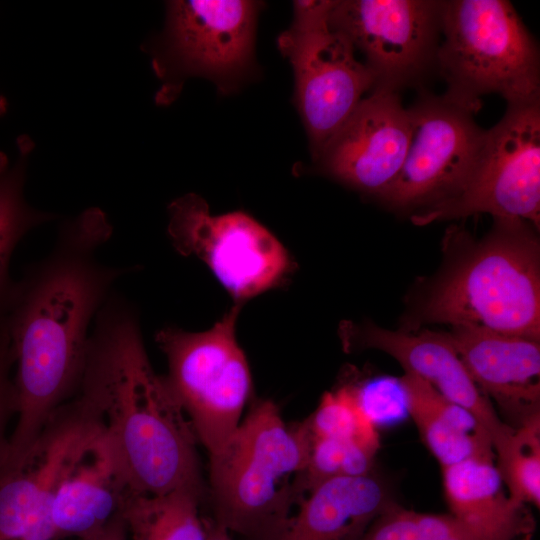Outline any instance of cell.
Here are the masks:
<instances>
[{
	"label": "cell",
	"instance_id": "obj_1",
	"mask_svg": "<svg viewBox=\"0 0 540 540\" xmlns=\"http://www.w3.org/2000/svg\"><path fill=\"white\" fill-rule=\"evenodd\" d=\"M111 234L105 213L86 209L62 223L52 251L15 283L7 314L16 366L8 456L27 449L77 390L92 320L133 269L98 260Z\"/></svg>",
	"mask_w": 540,
	"mask_h": 540
},
{
	"label": "cell",
	"instance_id": "obj_2",
	"mask_svg": "<svg viewBox=\"0 0 540 540\" xmlns=\"http://www.w3.org/2000/svg\"><path fill=\"white\" fill-rule=\"evenodd\" d=\"M72 398L109 438L133 492L205 494L196 434L154 371L137 313L123 296L111 293L97 313Z\"/></svg>",
	"mask_w": 540,
	"mask_h": 540
},
{
	"label": "cell",
	"instance_id": "obj_3",
	"mask_svg": "<svg viewBox=\"0 0 540 540\" xmlns=\"http://www.w3.org/2000/svg\"><path fill=\"white\" fill-rule=\"evenodd\" d=\"M307 420L287 425L277 405L258 400L210 455L211 518L247 540H269L297 504L295 482L312 447Z\"/></svg>",
	"mask_w": 540,
	"mask_h": 540
},
{
	"label": "cell",
	"instance_id": "obj_4",
	"mask_svg": "<svg viewBox=\"0 0 540 540\" xmlns=\"http://www.w3.org/2000/svg\"><path fill=\"white\" fill-rule=\"evenodd\" d=\"M530 225L495 218L488 236L432 289L422 319L540 341V250Z\"/></svg>",
	"mask_w": 540,
	"mask_h": 540
},
{
	"label": "cell",
	"instance_id": "obj_5",
	"mask_svg": "<svg viewBox=\"0 0 540 540\" xmlns=\"http://www.w3.org/2000/svg\"><path fill=\"white\" fill-rule=\"evenodd\" d=\"M436 68L443 96L474 115L488 93L508 105L540 102L538 45L506 0L442 1Z\"/></svg>",
	"mask_w": 540,
	"mask_h": 540
},
{
	"label": "cell",
	"instance_id": "obj_6",
	"mask_svg": "<svg viewBox=\"0 0 540 540\" xmlns=\"http://www.w3.org/2000/svg\"><path fill=\"white\" fill-rule=\"evenodd\" d=\"M240 308L236 303L205 331L164 327L156 334L167 359L166 382L209 454L239 426L252 392L249 364L235 335Z\"/></svg>",
	"mask_w": 540,
	"mask_h": 540
},
{
	"label": "cell",
	"instance_id": "obj_7",
	"mask_svg": "<svg viewBox=\"0 0 540 540\" xmlns=\"http://www.w3.org/2000/svg\"><path fill=\"white\" fill-rule=\"evenodd\" d=\"M335 2L295 1L293 21L277 40L294 72L295 104L315 160L375 85L350 41L329 26Z\"/></svg>",
	"mask_w": 540,
	"mask_h": 540
},
{
	"label": "cell",
	"instance_id": "obj_8",
	"mask_svg": "<svg viewBox=\"0 0 540 540\" xmlns=\"http://www.w3.org/2000/svg\"><path fill=\"white\" fill-rule=\"evenodd\" d=\"M165 29L150 49L164 84L159 104L171 102L189 76L232 91L253 66L261 3L248 0H178L167 3Z\"/></svg>",
	"mask_w": 540,
	"mask_h": 540
},
{
	"label": "cell",
	"instance_id": "obj_9",
	"mask_svg": "<svg viewBox=\"0 0 540 540\" xmlns=\"http://www.w3.org/2000/svg\"><path fill=\"white\" fill-rule=\"evenodd\" d=\"M489 213L494 218L540 221V102L508 105L485 130L472 171L453 197L417 211L416 225Z\"/></svg>",
	"mask_w": 540,
	"mask_h": 540
},
{
	"label": "cell",
	"instance_id": "obj_10",
	"mask_svg": "<svg viewBox=\"0 0 540 540\" xmlns=\"http://www.w3.org/2000/svg\"><path fill=\"white\" fill-rule=\"evenodd\" d=\"M173 247L201 259L237 301L278 286L293 264L282 243L243 211L212 215L207 202L189 193L168 207Z\"/></svg>",
	"mask_w": 540,
	"mask_h": 540
},
{
	"label": "cell",
	"instance_id": "obj_11",
	"mask_svg": "<svg viewBox=\"0 0 540 540\" xmlns=\"http://www.w3.org/2000/svg\"><path fill=\"white\" fill-rule=\"evenodd\" d=\"M441 7L438 0L336 1L329 26L362 52L373 89L398 92L436 68Z\"/></svg>",
	"mask_w": 540,
	"mask_h": 540
},
{
	"label": "cell",
	"instance_id": "obj_12",
	"mask_svg": "<svg viewBox=\"0 0 540 540\" xmlns=\"http://www.w3.org/2000/svg\"><path fill=\"white\" fill-rule=\"evenodd\" d=\"M411 139L395 179L377 196L394 209L418 211L439 204L463 187L485 130L474 114L443 95L423 94L408 108Z\"/></svg>",
	"mask_w": 540,
	"mask_h": 540
},
{
	"label": "cell",
	"instance_id": "obj_13",
	"mask_svg": "<svg viewBox=\"0 0 540 540\" xmlns=\"http://www.w3.org/2000/svg\"><path fill=\"white\" fill-rule=\"evenodd\" d=\"M94 422L74 398L48 420L20 454L0 464V540H58L50 519L51 489L73 444Z\"/></svg>",
	"mask_w": 540,
	"mask_h": 540
},
{
	"label": "cell",
	"instance_id": "obj_14",
	"mask_svg": "<svg viewBox=\"0 0 540 540\" xmlns=\"http://www.w3.org/2000/svg\"><path fill=\"white\" fill-rule=\"evenodd\" d=\"M411 139V117L398 92L373 89L324 148V172L378 196L399 173Z\"/></svg>",
	"mask_w": 540,
	"mask_h": 540
},
{
	"label": "cell",
	"instance_id": "obj_15",
	"mask_svg": "<svg viewBox=\"0 0 540 540\" xmlns=\"http://www.w3.org/2000/svg\"><path fill=\"white\" fill-rule=\"evenodd\" d=\"M121 462L94 422L64 457L53 482L50 519L58 540L89 537L122 515L131 492Z\"/></svg>",
	"mask_w": 540,
	"mask_h": 540
},
{
	"label": "cell",
	"instance_id": "obj_16",
	"mask_svg": "<svg viewBox=\"0 0 540 540\" xmlns=\"http://www.w3.org/2000/svg\"><path fill=\"white\" fill-rule=\"evenodd\" d=\"M352 344L380 350L410 373L430 384L442 396L468 411L489 435L494 454L510 439L514 427L497 415L491 400L478 388L448 333L423 331L417 334L374 325L343 331Z\"/></svg>",
	"mask_w": 540,
	"mask_h": 540
},
{
	"label": "cell",
	"instance_id": "obj_17",
	"mask_svg": "<svg viewBox=\"0 0 540 540\" xmlns=\"http://www.w3.org/2000/svg\"><path fill=\"white\" fill-rule=\"evenodd\" d=\"M448 334L478 388L516 426L539 413V341L468 325L452 326Z\"/></svg>",
	"mask_w": 540,
	"mask_h": 540
},
{
	"label": "cell",
	"instance_id": "obj_18",
	"mask_svg": "<svg viewBox=\"0 0 540 540\" xmlns=\"http://www.w3.org/2000/svg\"><path fill=\"white\" fill-rule=\"evenodd\" d=\"M392 503L387 485L373 473L334 477L309 491L269 540H360Z\"/></svg>",
	"mask_w": 540,
	"mask_h": 540
},
{
	"label": "cell",
	"instance_id": "obj_19",
	"mask_svg": "<svg viewBox=\"0 0 540 540\" xmlns=\"http://www.w3.org/2000/svg\"><path fill=\"white\" fill-rule=\"evenodd\" d=\"M450 514L474 530L499 540L528 534L532 519L504 492L493 456H475L441 467Z\"/></svg>",
	"mask_w": 540,
	"mask_h": 540
},
{
	"label": "cell",
	"instance_id": "obj_20",
	"mask_svg": "<svg viewBox=\"0 0 540 540\" xmlns=\"http://www.w3.org/2000/svg\"><path fill=\"white\" fill-rule=\"evenodd\" d=\"M399 382L407 413L441 467L475 456L494 457L489 435L468 411L413 374L405 373Z\"/></svg>",
	"mask_w": 540,
	"mask_h": 540
},
{
	"label": "cell",
	"instance_id": "obj_21",
	"mask_svg": "<svg viewBox=\"0 0 540 540\" xmlns=\"http://www.w3.org/2000/svg\"><path fill=\"white\" fill-rule=\"evenodd\" d=\"M203 496L190 489L163 494L131 491L122 511L128 540H206L199 510Z\"/></svg>",
	"mask_w": 540,
	"mask_h": 540
},
{
	"label": "cell",
	"instance_id": "obj_22",
	"mask_svg": "<svg viewBox=\"0 0 540 540\" xmlns=\"http://www.w3.org/2000/svg\"><path fill=\"white\" fill-rule=\"evenodd\" d=\"M18 143L20 155L13 167H8L6 156L0 153V320L7 318L16 283L9 274L14 249L31 229L57 218L56 214L36 210L26 202L23 188L33 143L26 136Z\"/></svg>",
	"mask_w": 540,
	"mask_h": 540
},
{
	"label": "cell",
	"instance_id": "obj_23",
	"mask_svg": "<svg viewBox=\"0 0 540 540\" xmlns=\"http://www.w3.org/2000/svg\"><path fill=\"white\" fill-rule=\"evenodd\" d=\"M509 497L518 504L540 506V414L520 425L495 454Z\"/></svg>",
	"mask_w": 540,
	"mask_h": 540
},
{
	"label": "cell",
	"instance_id": "obj_24",
	"mask_svg": "<svg viewBox=\"0 0 540 540\" xmlns=\"http://www.w3.org/2000/svg\"><path fill=\"white\" fill-rule=\"evenodd\" d=\"M360 540L499 539L474 530L450 513H421L393 502L373 521Z\"/></svg>",
	"mask_w": 540,
	"mask_h": 540
},
{
	"label": "cell",
	"instance_id": "obj_25",
	"mask_svg": "<svg viewBox=\"0 0 540 540\" xmlns=\"http://www.w3.org/2000/svg\"><path fill=\"white\" fill-rule=\"evenodd\" d=\"M312 438L349 440L378 450L376 425L360 406L354 384L327 392L307 419Z\"/></svg>",
	"mask_w": 540,
	"mask_h": 540
},
{
	"label": "cell",
	"instance_id": "obj_26",
	"mask_svg": "<svg viewBox=\"0 0 540 540\" xmlns=\"http://www.w3.org/2000/svg\"><path fill=\"white\" fill-rule=\"evenodd\" d=\"M354 387L360 406L376 426L399 421L407 413L399 380L383 378Z\"/></svg>",
	"mask_w": 540,
	"mask_h": 540
},
{
	"label": "cell",
	"instance_id": "obj_27",
	"mask_svg": "<svg viewBox=\"0 0 540 540\" xmlns=\"http://www.w3.org/2000/svg\"><path fill=\"white\" fill-rule=\"evenodd\" d=\"M14 365L13 355L0 362V464L7 455L9 448L8 425L15 416V401L13 380L10 369Z\"/></svg>",
	"mask_w": 540,
	"mask_h": 540
},
{
	"label": "cell",
	"instance_id": "obj_28",
	"mask_svg": "<svg viewBox=\"0 0 540 540\" xmlns=\"http://www.w3.org/2000/svg\"><path fill=\"white\" fill-rule=\"evenodd\" d=\"M80 540H128L127 530L122 515L117 517L96 534Z\"/></svg>",
	"mask_w": 540,
	"mask_h": 540
},
{
	"label": "cell",
	"instance_id": "obj_29",
	"mask_svg": "<svg viewBox=\"0 0 540 540\" xmlns=\"http://www.w3.org/2000/svg\"><path fill=\"white\" fill-rule=\"evenodd\" d=\"M206 540H231L230 532L211 517H204Z\"/></svg>",
	"mask_w": 540,
	"mask_h": 540
},
{
	"label": "cell",
	"instance_id": "obj_30",
	"mask_svg": "<svg viewBox=\"0 0 540 540\" xmlns=\"http://www.w3.org/2000/svg\"><path fill=\"white\" fill-rule=\"evenodd\" d=\"M13 355L7 319L0 320V362Z\"/></svg>",
	"mask_w": 540,
	"mask_h": 540
},
{
	"label": "cell",
	"instance_id": "obj_31",
	"mask_svg": "<svg viewBox=\"0 0 540 540\" xmlns=\"http://www.w3.org/2000/svg\"><path fill=\"white\" fill-rule=\"evenodd\" d=\"M7 108V102L4 97L0 95V116L3 115Z\"/></svg>",
	"mask_w": 540,
	"mask_h": 540
}]
</instances>
